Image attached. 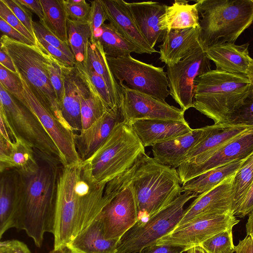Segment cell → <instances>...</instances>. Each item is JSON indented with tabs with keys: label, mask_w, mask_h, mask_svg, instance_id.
Returning <instances> with one entry per match:
<instances>
[{
	"label": "cell",
	"mask_w": 253,
	"mask_h": 253,
	"mask_svg": "<svg viewBox=\"0 0 253 253\" xmlns=\"http://www.w3.org/2000/svg\"><path fill=\"white\" fill-rule=\"evenodd\" d=\"M199 246L208 253H234L232 229L221 231L203 242Z\"/></svg>",
	"instance_id": "cell-37"
},
{
	"label": "cell",
	"mask_w": 253,
	"mask_h": 253,
	"mask_svg": "<svg viewBox=\"0 0 253 253\" xmlns=\"http://www.w3.org/2000/svg\"><path fill=\"white\" fill-rule=\"evenodd\" d=\"M107 20L106 13L101 0L91 1V10L88 20L91 39H95L96 36Z\"/></svg>",
	"instance_id": "cell-44"
},
{
	"label": "cell",
	"mask_w": 253,
	"mask_h": 253,
	"mask_svg": "<svg viewBox=\"0 0 253 253\" xmlns=\"http://www.w3.org/2000/svg\"><path fill=\"white\" fill-rule=\"evenodd\" d=\"M64 83V94L60 108L64 120L75 133L82 130L79 73L75 67L61 63Z\"/></svg>",
	"instance_id": "cell-27"
},
{
	"label": "cell",
	"mask_w": 253,
	"mask_h": 253,
	"mask_svg": "<svg viewBox=\"0 0 253 253\" xmlns=\"http://www.w3.org/2000/svg\"><path fill=\"white\" fill-rule=\"evenodd\" d=\"M211 67L203 45L176 64L167 66L169 95L184 112L193 107L195 79Z\"/></svg>",
	"instance_id": "cell-13"
},
{
	"label": "cell",
	"mask_w": 253,
	"mask_h": 253,
	"mask_svg": "<svg viewBox=\"0 0 253 253\" xmlns=\"http://www.w3.org/2000/svg\"><path fill=\"white\" fill-rule=\"evenodd\" d=\"M33 26L35 36L41 37L48 43L60 49L70 59L76 62L73 54L68 43L59 39L40 21H33Z\"/></svg>",
	"instance_id": "cell-41"
},
{
	"label": "cell",
	"mask_w": 253,
	"mask_h": 253,
	"mask_svg": "<svg viewBox=\"0 0 253 253\" xmlns=\"http://www.w3.org/2000/svg\"><path fill=\"white\" fill-rule=\"evenodd\" d=\"M22 190L20 172L10 169L0 172V237L6 231L16 227Z\"/></svg>",
	"instance_id": "cell-19"
},
{
	"label": "cell",
	"mask_w": 253,
	"mask_h": 253,
	"mask_svg": "<svg viewBox=\"0 0 253 253\" xmlns=\"http://www.w3.org/2000/svg\"><path fill=\"white\" fill-rule=\"evenodd\" d=\"M39 165L34 173L23 175L16 228L24 230L41 248L45 233L54 232L57 180L63 166L58 160L35 151Z\"/></svg>",
	"instance_id": "cell-2"
},
{
	"label": "cell",
	"mask_w": 253,
	"mask_h": 253,
	"mask_svg": "<svg viewBox=\"0 0 253 253\" xmlns=\"http://www.w3.org/2000/svg\"><path fill=\"white\" fill-rule=\"evenodd\" d=\"M106 59L118 83L125 82L130 89L164 101L169 95L167 73L163 67L143 62L130 55Z\"/></svg>",
	"instance_id": "cell-9"
},
{
	"label": "cell",
	"mask_w": 253,
	"mask_h": 253,
	"mask_svg": "<svg viewBox=\"0 0 253 253\" xmlns=\"http://www.w3.org/2000/svg\"><path fill=\"white\" fill-rule=\"evenodd\" d=\"M139 214L147 218L166 208L182 193L177 170L145 154L131 179Z\"/></svg>",
	"instance_id": "cell-6"
},
{
	"label": "cell",
	"mask_w": 253,
	"mask_h": 253,
	"mask_svg": "<svg viewBox=\"0 0 253 253\" xmlns=\"http://www.w3.org/2000/svg\"><path fill=\"white\" fill-rule=\"evenodd\" d=\"M36 42L39 43L50 55L53 56L60 62L69 66H74L76 62L72 60L62 51L51 45L43 39L38 36H35Z\"/></svg>",
	"instance_id": "cell-47"
},
{
	"label": "cell",
	"mask_w": 253,
	"mask_h": 253,
	"mask_svg": "<svg viewBox=\"0 0 253 253\" xmlns=\"http://www.w3.org/2000/svg\"><path fill=\"white\" fill-rule=\"evenodd\" d=\"M253 211V182L247 193L238 206L233 210L232 213L236 217H244Z\"/></svg>",
	"instance_id": "cell-48"
},
{
	"label": "cell",
	"mask_w": 253,
	"mask_h": 253,
	"mask_svg": "<svg viewBox=\"0 0 253 253\" xmlns=\"http://www.w3.org/2000/svg\"><path fill=\"white\" fill-rule=\"evenodd\" d=\"M0 48L10 56L18 73L37 98L62 124L71 129L63 118L50 81L48 70L50 54L38 42L29 45L3 35Z\"/></svg>",
	"instance_id": "cell-7"
},
{
	"label": "cell",
	"mask_w": 253,
	"mask_h": 253,
	"mask_svg": "<svg viewBox=\"0 0 253 253\" xmlns=\"http://www.w3.org/2000/svg\"><path fill=\"white\" fill-rule=\"evenodd\" d=\"M145 154L144 146L129 124L121 121L104 143L81 165L90 181L106 184L131 168Z\"/></svg>",
	"instance_id": "cell-4"
},
{
	"label": "cell",
	"mask_w": 253,
	"mask_h": 253,
	"mask_svg": "<svg viewBox=\"0 0 253 253\" xmlns=\"http://www.w3.org/2000/svg\"><path fill=\"white\" fill-rule=\"evenodd\" d=\"M0 64L13 73H18L11 58L2 48L0 50Z\"/></svg>",
	"instance_id": "cell-54"
},
{
	"label": "cell",
	"mask_w": 253,
	"mask_h": 253,
	"mask_svg": "<svg viewBox=\"0 0 253 253\" xmlns=\"http://www.w3.org/2000/svg\"><path fill=\"white\" fill-rule=\"evenodd\" d=\"M249 217L253 221V211L249 215Z\"/></svg>",
	"instance_id": "cell-60"
},
{
	"label": "cell",
	"mask_w": 253,
	"mask_h": 253,
	"mask_svg": "<svg viewBox=\"0 0 253 253\" xmlns=\"http://www.w3.org/2000/svg\"><path fill=\"white\" fill-rule=\"evenodd\" d=\"M0 246L4 248L7 253H31L25 243L17 240L1 241Z\"/></svg>",
	"instance_id": "cell-50"
},
{
	"label": "cell",
	"mask_w": 253,
	"mask_h": 253,
	"mask_svg": "<svg viewBox=\"0 0 253 253\" xmlns=\"http://www.w3.org/2000/svg\"><path fill=\"white\" fill-rule=\"evenodd\" d=\"M65 253H72L67 248H65Z\"/></svg>",
	"instance_id": "cell-61"
},
{
	"label": "cell",
	"mask_w": 253,
	"mask_h": 253,
	"mask_svg": "<svg viewBox=\"0 0 253 253\" xmlns=\"http://www.w3.org/2000/svg\"><path fill=\"white\" fill-rule=\"evenodd\" d=\"M0 108L16 135L30 144L35 151L53 157L63 165L56 145L38 119L0 84Z\"/></svg>",
	"instance_id": "cell-10"
},
{
	"label": "cell",
	"mask_w": 253,
	"mask_h": 253,
	"mask_svg": "<svg viewBox=\"0 0 253 253\" xmlns=\"http://www.w3.org/2000/svg\"><path fill=\"white\" fill-rule=\"evenodd\" d=\"M0 18L36 44V38L23 25L3 0H0Z\"/></svg>",
	"instance_id": "cell-45"
},
{
	"label": "cell",
	"mask_w": 253,
	"mask_h": 253,
	"mask_svg": "<svg viewBox=\"0 0 253 253\" xmlns=\"http://www.w3.org/2000/svg\"><path fill=\"white\" fill-rule=\"evenodd\" d=\"M98 217L107 239L120 240L139 220V213L130 183L104 207Z\"/></svg>",
	"instance_id": "cell-16"
},
{
	"label": "cell",
	"mask_w": 253,
	"mask_h": 253,
	"mask_svg": "<svg viewBox=\"0 0 253 253\" xmlns=\"http://www.w3.org/2000/svg\"><path fill=\"white\" fill-rule=\"evenodd\" d=\"M107 20L126 41L134 45L141 54L159 52L147 43L139 31L123 0H101Z\"/></svg>",
	"instance_id": "cell-22"
},
{
	"label": "cell",
	"mask_w": 253,
	"mask_h": 253,
	"mask_svg": "<svg viewBox=\"0 0 253 253\" xmlns=\"http://www.w3.org/2000/svg\"><path fill=\"white\" fill-rule=\"evenodd\" d=\"M14 15L35 38L31 13L17 0H3Z\"/></svg>",
	"instance_id": "cell-46"
},
{
	"label": "cell",
	"mask_w": 253,
	"mask_h": 253,
	"mask_svg": "<svg viewBox=\"0 0 253 253\" xmlns=\"http://www.w3.org/2000/svg\"><path fill=\"white\" fill-rule=\"evenodd\" d=\"M0 253H7L6 251L1 246H0Z\"/></svg>",
	"instance_id": "cell-59"
},
{
	"label": "cell",
	"mask_w": 253,
	"mask_h": 253,
	"mask_svg": "<svg viewBox=\"0 0 253 253\" xmlns=\"http://www.w3.org/2000/svg\"><path fill=\"white\" fill-rule=\"evenodd\" d=\"M220 125L213 124L192 129L177 138L157 143L152 146L153 158L161 164L178 168L185 160L190 149Z\"/></svg>",
	"instance_id": "cell-18"
},
{
	"label": "cell",
	"mask_w": 253,
	"mask_h": 253,
	"mask_svg": "<svg viewBox=\"0 0 253 253\" xmlns=\"http://www.w3.org/2000/svg\"><path fill=\"white\" fill-rule=\"evenodd\" d=\"M235 253H253V238L249 235L240 240L235 247Z\"/></svg>",
	"instance_id": "cell-53"
},
{
	"label": "cell",
	"mask_w": 253,
	"mask_h": 253,
	"mask_svg": "<svg viewBox=\"0 0 253 253\" xmlns=\"http://www.w3.org/2000/svg\"><path fill=\"white\" fill-rule=\"evenodd\" d=\"M187 253H208L200 246H196L189 249Z\"/></svg>",
	"instance_id": "cell-56"
},
{
	"label": "cell",
	"mask_w": 253,
	"mask_h": 253,
	"mask_svg": "<svg viewBox=\"0 0 253 253\" xmlns=\"http://www.w3.org/2000/svg\"><path fill=\"white\" fill-rule=\"evenodd\" d=\"M239 220L232 213H212L196 217L158 240L157 245L178 247L185 252L214 235L232 229Z\"/></svg>",
	"instance_id": "cell-12"
},
{
	"label": "cell",
	"mask_w": 253,
	"mask_h": 253,
	"mask_svg": "<svg viewBox=\"0 0 253 253\" xmlns=\"http://www.w3.org/2000/svg\"><path fill=\"white\" fill-rule=\"evenodd\" d=\"M0 29L3 35L6 36L12 40L29 45L36 44L9 25L1 18H0Z\"/></svg>",
	"instance_id": "cell-49"
},
{
	"label": "cell",
	"mask_w": 253,
	"mask_h": 253,
	"mask_svg": "<svg viewBox=\"0 0 253 253\" xmlns=\"http://www.w3.org/2000/svg\"><path fill=\"white\" fill-rule=\"evenodd\" d=\"M0 84L21 103L23 102V87L18 73H13L0 64Z\"/></svg>",
	"instance_id": "cell-38"
},
{
	"label": "cell",
	"mask_w": 253,
	"mask_h": 253,
	"mask_svg": "<svg viewBox=\"0 0 253 253\" xmlns=\"http://www.w3.org/2000/svg\"><path fill=\"white\" fill-rule=\"evenodd\" d=\"M67 18L72 21L88 22L91 5L84 0H63Z\"/></svg>",
	"instance_id": "cell-40"
},
{
	"label": "cell",
	"mask_w": 253,
	"mask_h": 253,
	"mask_svg": "<svg viewBox=\"0 0 253 253\" xmlns=\"http://www.w3.org/2000/svg\"><path fill=\"white\" fill-rule=\"evenodd\" d=\"M200 37L205 47L234 43L253 22V0H198Z\"/></svg>",
	"instance_id": "cell-5"
},
{
	"label": "cell",
	"mask_w": 253,
	"mask_h": 253,
	"mask_svg": "<svg viewBox=\"0 0 253 253\" xmlns=\"http://www.w3.org/2000/svg\"><path fill=\"white\" fill-rule=\"evenodd\" d=\"M253 182V152L234 175L233 181V210L247 193Z\"/></svg>",
	"instance_id": "cell-36"
},
{
	"label": "cell",
	"mask_w": 253,
	"mask_h": 253,
	"mask_svg": "<svg viewBox=\"0 0 253 253\" xmlns=\"http://www.w3.org/2000/svg\"><path fill=\"white\" fill-rule=\"evenodd\" d=\"M81 163L63 165L59 171L54 249L66 248L111 201L104 195L106 184L90 181L84 174Z\"/></svg>",
	"instance_id": "cell-1"
},
{
	"label": "cell",
	"mask_w": 253,
	"mask_h": 253,
	"mask_svg": "<svg viewBox=\"0 0 253 253\" xmlns=\"http://www.w3.org/2000/svg\"><path fill=\"white\" fill-rule=\"evenodd\" d=\"M23 87L24 100L21 103L34 114L56 145L63 165L81 164L75 143V133L62 124L37 98L19 75Z\"/></svg>",
	"instance_id": "cell-14"
},
{
	"label": "cell",
	"mask_w": 253,
	"mask_h": 253,
	"mask_svg": "<svg viewBox=\"0 0 253 253\" xmlns=\"http://www.w3.org/2000/svg\"><path fill=\"white\" fill-rule=\"evenodd\" d=\"M247 235L251 236L253 238V221L248 217L246 224Z\"/></svg>",
	"instance_id": "cell-55"
},
{
	"label": "cell",
	"mask_w": 253,
	"mask_h": 253,
	"mask_svg": "<svg viewBox=\"0 0 253 253\" xmlns=\"http://www.w3.org/2000/svg\"><path fill=\"white\" fill-rule=\"evenodd\" d=\"M128 124L144 147L177 138L192 130L187 122L139 120Z\"/></svg>",
	"instance_id": "cell-23"
},
{
	"label": "cell",
	"mask_w": 253,
	"mask_h": 253,
	"mask_svg": "<svg viewBox=\"0 0 253 253\" xmlns=\"http://www.w3.org/2000/svg\"><path fill=\"white\" fill-rule=\"evenodd\" d=\"M106 56L117 58L130 55L131 53L141 54L134 45L124 38L109 23L104 24L96 36Z\"/></svg>",
	"instance_id": "cell-33"
},
{
	"label": "cell",
	"mask_w": 253,
	"mask_h": 253,
	"mask_svg": "<svg viewBox=\"0 0 253 253\" xmlns=\"http://www.w3.org/2000/svg\"><path fill=\"white\" fill-rule=\"evenodd\" d=\"M48 70L50 81L60 106L64 94V83L61 62L50 54L48 64Z\"/></svg>",
	"instance_id": "cell-43"
},
{
	"label": "cell",
	"mask_w": 253,
	"mask_h": 253,
	"mask_svg": "<svg viewBox=\"0 0 253 253\" xmlns=\"http://www.w3.org/2000/svg\"><path fill=\"white\" fill-rule=\"evenodd\" d=\"M253 152V128L216 149L184 162L177 169L181 184L211 169L247 158Z\"/></svg>",
	"instance_id": "cell-11"
},
{
	"label": "cell",
	"mask_w": 253,
	"mask_h": 253,
	"mask_svg": "<svg viewBox=\"0 0 253 253\" xmlns=\"http://www.w3.org/2000/svg\"><path fill=\"white\" fill-rule=\"evenodd\" d=\"M67 36L68 43L76 63L85 64L88 43L91 37L88 22L72 21L68 19Z\"/></svg>",
	"instance_id": "cell-35"
},
{
	"label": "cell",
	"mask_w": 253,
	"mask_h": 253,
	"mask_svg": "<svg viewBox=\"0 0 253 253\" xmlns=\"http://www.w3.org/2000/svg\"><path fill=\"white\" fill-rule=\"evenodd\" d=\"M122 91L120 110L122 121L163 120L187 122L184 111L147 94L128 88L119 83Z\"/></svg>",
	"instance_id": "cell-15"
},
{
	"label": "cell",
	"mask_w": 253,
	"mask_h": 253,
	"mask_svg": "<svg viewBox=\"0 0 253 253\" xmlns=\"http://www.w3.org/2000/svg\"><path fill=\"white\" fill-rule=\"evenodd\" d=\"M185 250L180 247L154 244L147 247L138 253H183Z\"/></svg>",
	"instance_id": "cell-51"
},
{
	"label": "cell",
	"mask_w": 253,
	"mask_h": 253,
	"mask_svg": "<svg viewBox=\"0 0 253 253\" xmlns=\"http://www.w3.org/2000/svg\"><path fill=\"white\" fill-rule=\"evenodd\" d=\"M121 121L120 107H115L107 110L88 128L75 133V146L82 162L90 157L104 143Z\"/></svg>",
	"instance_id": "cell-21"
},
{
	"label": "cell",
	"mask_w": 253,
	"mask_h": 253,
	"mask_svg": "<svg viewBox=\"0 0 253 253\" xmlns=\"http://www.w3.org/2000/svg\"><path fill=\"white\" fill-rule=\"evenodd\" d=\"M199 195L183 192L162 210L138 220L120 239L116 253H138L173 230L182 218L186 203Z\"/></svg>",
	"instance_id": "cell-8"
},
{
	"label": "cell",
	"mask_w": 253,
	"mask_h": 253,
	"mask_svg": "<svg viewBox=\"0 0 253 253\" xmlns=\"http://www.w3.org/2000/svg\"><path fill=\"white\" fill-rule=\"evenodd\" d=\"M248 47V43H224L208 47L205 52L209 59L214 63L216 69L247 76L253 59L250 56Z\"/></svg>",
	"instance_id": "cell-26"
},
{
	"label": "cell",
	"mask_w": 253,
	"mask_h": 253,
	"mask_svg": "<svg viewBox=\"0 0 253 253\" xmlns=\"http://www.w3.org/2000/svg\"><path fill=\"white\" fill-rule=\"evenodd\" d=\"M253 128V126L220 125L190 149L186 156L185 161L203 153L212 151Z\"/></svg>",
	"instance_id": "cell-32"
},
{
	"label": "cell",
	"mask_w": 253,
	"mask_h": 253,
	"mask_svg": "<svg viewBox=\"0 0 253 253\" xmlns=\"http://www.w3.org/2000/svg\"><path fill=\"white\" fill-rule=\"evenodd\" d=\"M226 124L253 126V88L244 104L235 112Z\"/></svg>",
	"instance_id": "cell-42"
},
{
	"label": "cell",
	"mask_w": 253,
	"mask_h": 253,
	"mask_svg": "<svg viewBox=\"0 0 253 253\" xmlns=\"http://www.w3.org/2000/svg\"><path fill=\"white\" fill-rule=\"evenodd\" d=\"M185 0H175L171 5H166L161 21L163 31L183 29L199 26L198 3L194 4Z\"/></svg>",
	"instance_id": "cell-30"
},
{
	"label": "cell",
	"mask_w": 253,
	"mask_h": 253,
	"mask_svg": "<svg viewBox=\"0 0 253 253\" xmlns=\"http://www.w3.org/2000/svg\"><path fill=\"white\" fill-rule=\"evenodd\" d=\"M39 165L33 147L20 137L11 142L0 137V172L15 169L22 175L36 172Z\"/></svg>",
	"instance_id": "cell-25"
},
{
	"label": "cell",
	"mask_w": 253,
	"mask_h": 253,
	"mask_svg": "<svg viewBox=\"0 0 253 253\" xmlns=\"http://www.w3.org/2000/svg\"><path fill=\"white\" fill-rule=\"evenodd\" d=\"M247 77L250 80L252 84L253 85V59L249 66L247 73Z\"/></svg>",
	"instance_id": "cell-57"
},
{
	"label": "cell",
	"mask_w": 253,
	"mask_h": 253,
	"mask_svg": "<svg viewBox=\"0 0 253 253\" xmlns=\"http://www.w3.org/2000/svg\"><path fill=\"white\" fill-rule=\"evenodd\" d=\"M120 240L105 238L102 223L97 217L66 248L72 253H116Z\"/></svg>",
	"instance_id": "cell-28"
},
{
	"label": "cell",
	"mask_w": 253,
	"mask_h": 253,
	"mask_svg": "<svg viewBox=\"0 0 253 253\" xmlns=\"http://www.w3.org/2000/svg\"><path fill=\"white\" fill-rule=\"evenodd\" d=\"M162 42L159 46V59L167 66H172L203 45L200 37V26L167 31Z\"/></svg>",
	"instance_id": "cell-24"
},
{
	"label": "cell",
	"mask_w": 253,
	"mask_h": 253,
	"mask_svg": "<svg viewBox=\"0 0 253 253\" xmlns=\"http://www.w3.org/2000/svg\"><path fill=\"white\" fill-rule=\"evenodd\" d=\"M235 174L225 179L211 190L196 197L184 210L182 218L175 229L205 214L232 213L233 181Z\"/></svg>",
	"instance_id": "cell-17"
},
{
	"label": "cell",
	"mask_w": 253,
	"mask_h": 253,
	"mask_svg": "<svg viewBox=\"0 0 253 253\" xmlns=\"http://www.w3.org/2000/svg\"><path fill=\"white\" fill-rule=\"evenodd\" d=\"M75 65L82 69L108 108L110 109L115 107L113 105L107 86L103 78L86 64L76 63Z\"/></svg>",
	"instance_id": "cell-39"
},
{
	"label": "cell",
	"mask_w": 253,
	"mask_h": 253,
	"mask_svg": "<svg viewBox=\"0 0 253 253\" xmlns=\"http://www.w3.org/2000/svg\"></svg>",
	"instance_id": "cell-62"
},
{
	"label": "cell",
	"mask_w": 253,
	"mask_h": 253,
	"mask_svg": "<svg viewBox=\"0 0 253 253\" xmlns=\"http://www.w3.org/2000/svg\"><path fill=\"white\" fill-rule=\"evenodd\" d=\"M86 65L100 75L104 80L114 107H120L122 91L121 86L112 73L102 46L97 39H90L88 42L86 61Z\"/></svg>",
	"instance_id": "cell-29"
},
{
	"label": "cell",
	"mask_w": 253,
	"mask_h": 253,
	"mask_svg": "<svg viewBox=\"0 0 253 253\" xmlns=\"http://www.w3.org/2000/svg\"><path fill=\"white\" fill-rule=\"evenodd\" d=\"M17 1L26 9L34 12L39 18L40 22H42L44 14L41 0H17Z\"/></svg>",
	"instance_id": "cell-52"
},
{
	"label": "cell",
	"mask_w": 253,
	"mask_h": 253,
	"mask_svg": "<svg viewBox=\"0 0 253 253\" xmlns=\"http://www.w3.org/2000/svg\"><path fill=\"white\" fill-rule=\"evenodd\" d=\"M41 2L44 18L42 22H40L59 39L68 43V18L63 0H41Z\"/></svg>",
	"instance_id": "cell-34"
},
{
	"label": "cell",
	"mask_w": 253,
	"mask_h": 253,
	"mask_svg": "<svg viewBox=\"0 0 253 253\" xmlns=\"http://www.w3.org/2000/svg\"><path fill=\"white\" fill-rule=\"evenodd\" d=\"M253 88L247 76L211 70L195 79L193 108L214 124L225 125L244 104Z\"/></svg>",
	"instance_id": "cell-3"
},
{
	"label": "cell",
	"mask_w": 253,
	"mask_h": 253,
	"mask_svg": "<svg viewBox=\"0 0 253 253\" xmlns=\"http://www.w3.org/2000/svg\"><path fill=\"white\" fill-rule=\"evenodd\" d=\"M126 4L139 31L151 47L163 42L166 31L161 28V21L166 4L153 1L128 2Z\"/></svg>",
	"instance_id": "cell-20"
},
{
	"label": "cell",
	"mask_w": 253,
	"mask_h": 253,
	"mask_svg": "<svg viewBox=\"0 0 253 253\" xmlns=\"http://www.w3.org/2000/svg\"><path fill=\"white\" fill-rule=\"evenodd\" d=\"M49 253H65V248L53 249Z\"/></svg>",
	"instance_id": "cell-58"
},
{
	"label": "cell",
	"mask_w": 253,
	"mask_h": 253,
	"mask_svg": "<svg viewBox=\"0 0 253 253\" xmlns=\"http://www.w3.org/2000/svg\"><path fill=\"white\" fill-rule=\"evenodd\" d=\"M246 158L211 169L201 174L182 184V192H190L198 195L207 192L225 179L234 174Z\"/></svg>",
	"instance_id": "cell-31"
}]
</instances>
